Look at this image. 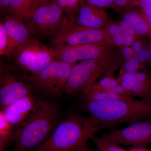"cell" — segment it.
Returning a JSON list of instances; mask_svg holds the SVG:
<instances>
[{"mask_svg": "<svg viewBox=\"0 0 151 151\" xmlns=\"http://www.w3.org/2000/svg\"><path fill=\"white\" fill-rule=\"evenodd\" d=\"M82 108L104 129H111L122 124L151 119V97L140 100L132 97L105 102L84 100Z\"/></svg>", "mask_w": 151, "mask_h": 151, "instance_id": "cell-1", "label": "cell"}, {"mask_svg": "<svg viewBox=\"0 0 151 151\" xmlns=\"http://www.w3.org/2000/svg\"><path fill=\"white\" fill-rule=\"evenodd\" d=\"M104 129L97 119L71 114L60 122L50 137L34 151H82L98 131Z\"/></svg>", "mask_w": 151, "mask_h": 151, "instance_id": "cell-2", "label": "cell"}, {"mask_svg": "<svg viewBox=\"0 0 151 151\" xmlns=\"http://www.w3.org/2000/svg\"><path fill=\"white\" fill-rule=\"evenodd\" d=\"M55 103L39 99L35 113L24 124L15 129L14 151H34L50 137L60 122Z\"/></svg>", "mask_w": 151, "mask_h": 151, "instance_id": "cell-3", "label": "cell"}, {"mask_svg": "<svg viewBox=\"0 0 151 151\" xmlns=\"http://www.w3.org/2000/svg\"><path fill=\"white\" fill-rule=\"evenodd\" d=\"M121 65L118 52L114 50L100 58L81 61L70 70L65 93L73 95L84 92L102 74L116 71Z\"/></svg>", "mask_w": 151, "mask_h": 151, "instance_id": "cell-4", "label": "cell"}, {"mask_svg": "<svg viewBox=\"0 0 151 151\" xmlns=\"http://www.w3.org/2000/svg\"><path fill=\"white\" fill-rule=\"evenodd\" d=\"M74 64L55 60L41 71L25 77L33 89L47 98L57 99L65 93L70 70Z\"/></svg>", "mask_w": 151, "mask_h": 151, "instance_id": "cell-5", "label": "cell"}, {"mask_svg": "<svg viewBox=\"0 0 151 151\" xmlns=\"http://www.w3.org/2000/svg\"><path fill=\"white\" fill-rule=\"evenodd\" d=\"M12 56L21 70L34 74L46 68L56 60L52 47H48L37 39H31L18 47Z\"/></svg>", "mask_w": 151, "mask_h": 151, "instance_id": "cell-6", "label": "cell"}, {"mask_svg": "<svg viewBox=\"0 0 151 151\" xmlns=\"http://www.w3.org/2000/svg\"><path fill=\"white\" fill-rule=\"evenodd\" d=\"M107 37L104 29L86 27L70 21L67 17L54 33L52 47L105 42Z\"/></svg>", "mask_w": 151, "mask_h": 151, "instance_id": "cell-7", "label": "cell"}, {"mask_svg": "<svg viewBox=\"0 0 151 151\" xmlns=\"http://www.w3.org/2000/svg\"><path fill=\"white\" fill-rule=\"evenodd\" d=\"M32 88L25 76L15 69L4 65L0 67V107L4 109L21 98L32 94Z\"/></svg>", "mask_w": 151, "mask_h": 151, "instance_id": "cell-8", "label": "cell"}, {"mask_svg": "<svg viewBox=\"0 0 151 151\" xmlns=\"http://www.w3.org/2000/svg\"><path fill=\"white\" fill-rule=\"evenodd\" d=\"M100 137L120 146L147 147L151 144V119L134 122L123 129L113 128Z\"/></svg>", "mask_w": 151, "mask_h": 151, "instance_id": "cell-9", "label": "cell"}, {"mask_svg": "<svg viewBox=\"0 0 151 151\" xmlns=\"http://www.w3.org/2000/svg\"><path fill=\"white\" fill-rule=\"evenodd\" d=\"M52 48L56 60L76 64L78 61L103 57L113 52L116 47L102 42Z\"/></svg>", "mask_w": 151, "mask_h": 151, "instance_id": "cell-10", "label": "cell"}, {"mask_svg": "<svg viewBox=\"0 0 151 151\" xmlns=\"http://www.w3.org/2000/svg\"><path fill=\"white\" fill-rule=\"evenodd\" d=\"M66 18L55 2L48 0L37 8L29 20L38 32L46 34L55 32Z\"/></svg>", "mask_w": 151, "mask_h": 151, "instance_id": "cell-11", "label": "cell"}, {"mask_svg": "<svg viewBox=\"0 0 151 151\" xmlns=\"http://www.w3.org/2000/svg\"><path fill=\"white\" fill-rule=\"evenodd\" d=\"M39 98L32 93L21 98L3 110L6 120L15 129L26 123L35 113Z\"/></svg>", "mask_w": 151, "mask_h": 151, "instance_id": "cell-12", "label": "cell"}, {"mask_svg": "<svg viewBox=\"0 0 151 151\" xmlns=\"http://www.w3.org/2000/svg\"><path fill=\"white\" fill-rule=\"evenodd\" d=\"M116 78L133 97H151V74L147 69L134 72L119 71Z\"/></svg>", "mask_w": 151, "mask_h": 151, "instance_id": "cell-13", "label": "cell"}, {"mask_svg": "<svg viewBox=\"0 0 151 151\" xmlns=\"http://www.w3.org/2000/svg\"><path fill=\"white\" fill-rule=\"evenodd\" d=\"M104 9L91 5L85 2L78 7L69 20L76 24L97 29H103L110 20Z\"/></svg>", "mask_w": 151, "mask_h": 151, "instance_id": "cell-14", "label": "cell"}, {"mask_svg": "<svg viewBox=\"0 0 151 151\" xmlns=\"http://www.w3.org/2000/svg\"><path fill=\"white\" fill-rule=\"evenodd\" d=\"M23 21L11 15L3 19L4 27L9 38V45L6 56H12L16 49L32 39L29 28Z\"/></svg>", "mask_w": 151, "mask_h": 151, "instance_id": "cell-15", "label": "cell"}, {"mask_svg": "<svg viewBox=\"0 0 151 151\" xmlns=\"http://www.w3.org/2000/svg\"><path fill=\"white\" fill-rule=\"evenodd\" d=\"M122 19L140 37L150 36L148 24L139 3L122 13Z\"/></svg>", "mask_w": 151, "mask_h": 151, "instance_id": "cell-16", "label": "cell"}, {"mask_svg": "<svg viewBox=\"0 0 151 151\" xmlns=\"http://www.w3.org/2000/svg\"><path fill=\"white\" fill-rule=\"evenodd\" d=\"M37 8V0H10L8 12L23 21H29Z\"/></svg>", "mask_w": 151, "mask_h": 151, "instance_id": "cell-17", "label": "cell"}, {"mask_svg": "<svg viewBox=\"0 0 151 151\" xmlns=\"http://www.w3.org/2000/svg\"><path fill=\"white\" fill-rule=\"evenodd\" d=\"M134 52V57L143 65L151 63L150 43L145 37H140L131 46Z\"/></svg>", "mask_w": 151, "mask_h": 151, "instance_id": "cell-18", "label": "cell"}, {"mask_svg": "<svg viewBox=\"0 0 151 151\" xmlns=\"http://www.w3.org/2000/svg\"><path fill=\"white\" fill-rule=\"evenodd\" d=\"M14 128L6 120L2 111H0V151H5L14 141Z\"/></svg>", "mask_w": 151, "mask_h": 151, "instance_id": "cell-19", "label": "cell"}, {"mask_svg": "<svg viewBox=\"0 0 151 151\" xmlns=\"http://www.w3.org/2000/svg\"><path fill=\"white\" fill-rule=\"evenodd\" d=\"M119 82L114 75H104L103 78L97 81H95L82 92V94L93 92H105L108 89L117 86Z\"/></svg>", "mask_w": 151, "mask_h": 151, "instance_id": "cell-20", "label": "cell"}, {"mask_svg": "<svg viewBox=\"0 0 151 151\" xmlns=\"http://www.w3.org/2000/svg\"><path fill=\"white\" fill-rule=\"evenodd\" d=\"M132 97H134L131 96H123L113 92H90L82 94L83 100L85 101L89 100L105 102L127 99Z\"/></svg>", "mask_w": 151, "mask_h": 151, "instance_id": "cell-21", "label": "cell"}, {"mask_svg": "<svg viewBox=\"0 0 151 151\" xmlns=\"http://www.w3.org/2000/svg\"><path fill=\"white\" fill-rule=\"evenodd\" d=\"M90 140L94 143L100 151H129L118 144L101 137H97L94 135L91 137Z\"/></svg>", "mask_w": 151, "mask_h": 151, "instance_id": "cell-22", "label": "cell"}, {"mask_svg": "<svg viewBox=\"0 0 151 151\" xmlns=\"http://www.w3.org/2000/svg\"><path fill=\"white\" fill-rule=\"evenodd\" d=\"M54 2L70 19L80 4L85 2V0H57Z\"/></svg>", "mask_w": 151, "mask_h": 151, "instance_id": "cell-23", "label": "cell"}, {"mask_svg": "<svg viewBox=\"0 0 151 151\" xmlns=\"http://www.w3.org/2000/svg\"><path fill=\"white\" fill-rule=\"evenodd\" d=\"M118 22L121 29L124 33L123 47H131L135 41L140 37L136 34V33L132 29L130 28L128 25L122 20L119 21Z\"/></svg>", "mask_w": 151, "mask_h": 151, "instance_id": "cell-24", "label": "cell"}, {"mask_svg": "<svg viewBox=\"0 0 151 151\" xmlns=\"http://www.w3.org/2000/svg\"><path fill=\"white\" fill-rule=\"evenodd\" d=\"M147 69L145 65H143L135 57L127 60L122 64L120 71L122 72H134Z\"/></svg>", "mask_w": 151, "mask_h": 151, "instance_id": "cell-25", "label": "cell"}, {"mask_svg": "<svg viewBox=\"0 0 151 151\" xmlns=\"http://www.w3.org/2000/svg\"><path fill=\"white\" fill-rule=\"evenodd\" d=\"M9 45V38L6 32L2 20L0 22V55H6Z\"/></svg>", "mask_w": 151, "mask_h": 151, "instance_id": "cell-26", "label": "cell"}, {"mask_svg": "<svg viewBox=\"0 0 151 151\" xmlns=\"http://www.w3.org/2000/svg\"><path fill=\"white\" fill-rule=\"evenodd\" d=\"M150 28V49L151 50V0H137Z\"/></svg>", "mask_w": 151, "mask_h": 151, "instance_id": "cell-27", "label": "cell"}, {"mask_svg": "<svg viewBox=\"0 0 151 151\" xmlns=\"http://www.w3.org/2000/svg\"><path fill=\"white\" fill-rule=\"evenodd\" d=\"M103 29L107 36V39L119 33L121 31L119 22L111 19H110Z\"/></svg>", "mask_w": 151, "mask_h": 151, "instance_id": "cell-28", "label": "cell"}, {"mask_svg": "<svg viewBox=\"0 0 151 151\" xmlns=\"http://www.w3.org/2000/svg\"><path fill=\"white\" fill-rule=\"evenodd\" d=\"M114 9L124 12L132 6L138 3L137 0H113Z\"/></svg>", "mask_w": 151, "mask_h": 151, "instance_id": "cell-29", "label": "cell"}, {"mask_svg": "<svg viewBox=\"0 0 151 151\" xmlns=\"http://www.w3.org/2000/svg\"><path fill=\"white\" fill-rule=\"evenodd\" d=\"M124 40V33L121 29L119 33L106 40L105 43L108 44L114 47L121 49L123 47Z\"/></svg>", "mask_w": 151, "mask_h": 151, "instance_id": "cell-30", "label": "cell"}, {"mask_svg": "<svg viewBox=\"0 0 151 151\" xmlns=\"http://www.w3.org/2000/svg\"><path fill=\"white\" fill-rule=\"evenodd\" d=\"M85 2L99 8H114L113 0H85Z\"/></svg>", "mask_w": 151, "mask_h": 151, "instance_id": "cell-31", "label": "cell"}, {"mask_svg": "<svg viewBox=\"0 0 151 151\" xmlns=\"http://www.w3.org/2000/svg\"><path fill=\"white\" fill-rule=\"evenodd\" d=\"M120 49L118 56L122 65L125 60L134 57V52L131 47H126Z\"/></svg>", "mask_w": 151, "mask_h": 151, "instance_id": "cell-32", "label": "cell"}, {"mask_svg": "<svg viewBox=\"0 0 151 151\" xmlns=\"http://www.w3.org/2000/svg\"><path fill=\"white\" fill-rule=\"evenodd\" d=\"M10 0H0V8L1 12L8 9Z\"/></svg>", "mask_w": 151, "mask_h": 151, "instance_id": "cell-33", "label": "cell"}, {"mask_svg": "<svg viewBox=\"0 0 151 151\" xmlns=\"http://www.w3.org/2000/svg\"><path fill=\"white\" fill-rule=\"evenodd\" d=\"M128 150L129 151H151V150L147 148L146 147H131Z\"/></svg>", "mask_w": 151, "mask_h": 151, "instance_id": "cell-34", "label": "cell"}, {"mask_svg": "<svg viewBox=\"0 0 151 151\" xmlns=\"http://www.w3.org/2000/svg\"><path fill=\"white\" fill-rule=\"evenodd\" d=\"M48 0H37V7L39 6L43 5L45 4Z\"/></svg>", "mask_w": 151, "mask_h": 151, "instance_id": "cell-35", "label": "cell"}, {"mask_svg": "<svg viewBox=\"0 0 151 151\" xmlns=\"http://www.w3.org/2000/svg\"><path fill=\"white\" fill-rule=\"evenodd\" d=\"M82 151H89V149H88V148H87V149H86V150H84Z\"/></svg>", "mask_w": 151, "mask_h": 151, "instance_id": "cell-36", "label": "cell"}, {"mask_svg": "<svg viewBox=\"0 0 151 151\" xmlns=\"http://www.w3.org/2000/svg\"><path fill=\"white\" fill-rule=\"evenodd\" d=\"M51 1H57V0H51Z\"/></svg>", "mask_w": 151, "mask_h": 151, "instance_id": "cell-37", "label": "cell"}]
</instances>
